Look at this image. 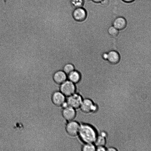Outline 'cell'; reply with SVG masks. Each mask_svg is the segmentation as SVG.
<instances>
[{
    "label": "cell",
    "mask_w": 151,
    "mask_h": 151,
    "mask_svg": "<svg viewBox=\"0 0 151 151\" xmlns=\"http://www.w3.org/2000/svg\"><path fill=\"white\" fill-rule=\"evenodd\" d=\"M124 2L126 3H131L133 2L135 0H122Z\"/></svg>",
    "instance_id": "21"
},
{
    "label": "cell",
    "mask_w": 151,
    "mask_h": 151,
    "mask_svg": "<svg viewBox=\"0 0 151 151\" xmlns=\"http://www.w3.org/2000/svg\"><path fill=\"white\" fill-rule=\"evenodd\" d=\"M73 16L76 21L82 22L85 20L87 16V12L83 7L75 8L73 12Z\"/></svg>",
    "instance_id": "8"
},
{
    "label": "cell",
    "mask_w": 151,
    "mask_h": 151,
    "mask_svg": "<svg viewBox=\"0 0 151 151\" xmlns=\"http://www.w3.org/2000/svg\"><path fill=\"white\" fill-rule=\"evenodd\" d=\"M108 151H116L117 150L115 148L112 147H110L106 149Z\"/></svg>",
    "instance_id": "22"
},
{
    "label": "cell",
    "mask_w": 151,
    "mask_h": 151,
    "mask_svg": "<svg viewBox=\"0 0 151 151\" xmlns=\"http://www.w3.org/2000/svg\"><path fill=\"white\" fill-rule=\"evenodd\" d=\"M59 90L67 97L76 92V87L74 83L67 80L60 85Z\"/></svg>",
    "instance_id": "4"
},
{
    "label": "cell",
    "mask_w": 151,
    "mask_h": 151,
    "mask_svg": "<svg viewBox=\"0 0 151 151\" xmlns=\"http://www.w3.org/2000/svg\"><path fill=\"white\" fill-rule=\"evenodd\" d=\"M118 30L113 26L109 28L108 32L109 34L111 36L113 37H116L119 34Z\"/></svg>",
    "instance_id": "17"
},
{
    "label": "cell",
    "mask_w": 151,
    "mask_h": 151,
    "mask_svg": "<svg viewBox=\"0 0 151 151\" xmlns=\"http://www.w3.org/2000/svg\"><path fill=\"white\" fill-rule=\"evenodd\" d=\"M109 3V0H102L100 3L104 6H106Z\"/></svg>",
    "instance_id": "18"
},
{
    "label": "cell",
    "mask_w": 151,
    "mask_h": 151,
    "mask_svg": "<svg viewBox=\"0 0 151 151\" xmlns=\"http://www.w3.org/2000/svg\"><path fill=\"white\" fill-rule=\"evenodd\" d=\"M53 79L55 83L60 85L67 80V76L63 70H59L54 73Z\"/></svg>",
    "instance_id": "9"
},
{
    "label": "cell",
    "mask_w": 151,
    "mask_h": 151,
    "mask_svg": "<svg viewBox=\"0 0 151 151\" xmlns=\"http://www.w3.org/2000/svg\"><path fill=\"white\" fill-rule=\"evenodd\" d=\"M81 150L83 151H95L96 147L93 143H85L81 147Z\"/></svg>",
    "instance_id": "14"
},
{
    "label": "cell",
    "mask_w": 151,
    "mask_h": 151,
    "mask_svg": "<svg viewBox=\"0 0 151 151\" xmlns=\"http://www.w3.org/2000/svg\"><path fill=\"white\" fill-rule=\"evenodd\" d=\"M61 114L63 119L67 122L75 119L77 111L75 109L67 105L62 109Z\"/></svg>",
    "instance_id": "7"
},
{
    "label": "cell",
    "mask_w": 151,
    "mask_h": 151,
    "mask_svg": "<svg viewBox=\"0 0 151 151\" xmlns=\"http://www.w3.org/2000/svg\"><path fill=\"white\" fill-rule=\"evenodd\" d=\"M92 2L96 3H100L102 0H90Z\"/></svg>",
    "instance_id": "23"
},
{
    "label": "cell",
    "mask_w": 151,
    "mask_h": 151,
    "mask_svg": "<svg viewBox=\"0 0 151 151\" xmlns=\"http://www.w3.org/2000/svg\"><path fill=\"white\" fill-rule=\"evenodd\" d=\"M102 58L104 60H107L108 58V53H104L102 55Z\"/></svg>",
    "instance_id": "20"
},
{
    "label": "cell",
    "mask_w": 151,
    "mask_h": 151,
    "mask_svg": "<svg viewBox=\"0 0 151 151\" xmlns=\"http://www.w3.org/2000/svg\"><path fill=\"white\" fill-rule=\"evenodd\" d=\"M67 79L68 80L76 84L80 80L81 75L78 71L75 70L67 75Z\"/></svg>",
    "instance_id": "12"
},
{
    "label": "cell",
    "mask_w": 151,
    "mask_h": 151,
    "mask_svg": "<svg viewBox=\"0 0 151 151\" xmlns=\"http://www.w3.org/2000/svg\"><path fill=\"white\" fill-rule=\"evenodd\" d=\"M78 137L80 141L85 144L94 142L97 136L95 130L92 126L83 123L81 124Z\"/></svg>",
    "instance_id": "1"
},
{
    "label": "cell",
    "mask_w": 151,
    "mask_h": 151,
    "mask_svg": "<svg viewBox=\"0 0 151 151\" xmlns=\"http://www.w3.org/2000/svg\"><path fill=\"white\" fill-rule=\"evenodd\" d=\"M127 22L122 17H118L115 18L113 22V26L118 30L124 29L126 27Z\"/></svg>",
    "instance_id": "10"
},
{
    "label": "cell",
    "mask_w": 151,
    "mask_h": 151,
    "mask_svg": "<svg viewBox=\"0 0 151 151\" xmlns=\"http://www.w3.org/2000/svg\"><path fill=\"white\" fill-rule=\"evenodd\" d=\"M83 99L81 95L76 92L67 97L66 103L68 106L77 110L79 109Z\"/></svg>",
    "instance_id": "5"
},
{
    "label": "cell",
    "mask_w": 151,
    "mask_h": 151,
    "mask_svg": "<svg viewBox=\"0 0 151 151\" xmlns=\"http://www.w3.org/2000/svg\"><path fill=\"white\" fill-rule=\"evenodd\" d=\"M107 60L110 63L114 65L118 63L119 62L120 56L117 52L115 51L112 50L108 53Z\"/></svg>",
    "instance_id": "11"
},
{
    "label": "cell",
    "mask_w": 151,
    "mask_h": 151,
    "mask_svg": "<svg viewBox=\"0 0 151 151\" xmlns=\"http://www.w3.org/2000/svg\"><path fill=\"white\" fill-rule=\"evenodd\" d=\"M79 109L83 113L88 114L96 111L97 106L91 99L85 98L83 99Z\"/></svg>",
    "instance_id": "6"
},
{
    "label": "cell",
    "mask_w": 151,
    "mask_h": 151,
    "mask_svg": "<svg viewBox=\"0 0 151 151\" xmlns=\"http://www.w3.org/2000/svg\"><path fill=\"white\" fill-rule=\"evenodd\" d=\"M81 127V124L76 120L68 122L65 126V131L68 136L71 138L78 137Z\"/></svg>",
    "instance_id": "2"
},
{
    "label": "cell",
    "mask_w": 151,
    "mask_h": 151,
    "mask_svg": "<svg viewBox=\"0 0 151 151\" xmlns=\"http://www.w3.org/2000/svg\"><path fill=\"white\" fill-rule=\"evenodd\" d=\"M66 97L59 91H54L51 94V101L55 108L62 109L67 105Z\"/></svg>",
    "instance_id": "3"
},
{
    "label": "cell",
    "mask_w": 151,
    "mask_h": 151,
    "mask_svg": "<svg viewBox=\"0 0 151 151\" xmlns=\"http://www.w3.org/2000/svg\"><path fill=\"white\" fill-rule=\"evenodd\" d=\"M74 70L73 65L70 63L65 64L63 66L62 70L67 76Z\"/></svg>",
    "instance_id": "13"
},
{
    "label": "cell",
    "mask_w": 151,
    "mask_h": 151,
    "mask_svg": "<svg viewBox=\"0 0 151 151\" xmlns=\"http://www.w3.org/2000/svg\"><path fill=\"white\" fill-rule=\"evenodd\" d=\"M106 150L104 146H98L96 147V150L98 151H104Z\"/></svg>",
    "instance_id": "19"
},
{
    "label": "cell",
    "mask_w": 151,
    "mask_h": 151,
    "mask_svg": "<svg viewBox=\"0 0 151 151\" xmlns=\"http://www.w3.org/2000/svg\"><path fill=\"white\" fill-rule=\"evenodd\" d=\"M84 1V0H71L72 5L75 8L83 7Z\"/></svg>",
    "instance_id": "16"
},
{
    "label": "cell",
    "mask_w": 151,
    "mask_h": 151,
    "mask_svg": "<svg viewBox=\"0 0 151 151\" xmlns=\"http://www.w3.org/2000/svg\"><path fill=\"white\" fill-rule=\"evenodd\" d=\"M94 142L97 146H104L106 142V137L101 135L97 136Z\"/></svg>",
    "instance_id": "15"
}]
</instances>
